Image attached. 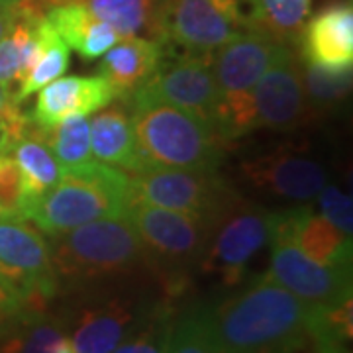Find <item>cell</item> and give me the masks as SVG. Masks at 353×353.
<instances>
[{
	"instance_id": "cell-1",
	"label": "cell",
	"mask_w": 353,
	"mask_h": 353,
	"mask_svg": "<svg viewBox=\"0 0 353 353\" xmlns=\"http://www.w3.org/2000/svg\"><path fill=\"white\" fill-rule=\"evenodd\" d=\"M210 312L222 353H301L310 343V310L267 275Z\"/></svg>"
},
{
	"instance_id": "cell-2",
	"label": "cell",
	"mask_w": 353,
	"mask_h": 353,
	"mask_svg": "<svg viewBox=\"0 0 353 353\" xmlns=\"http://www.w3.org/2000/svg\"><path fill=\"white\" fill-rule=\"evenodd\" d=\"M50 252L59 294L150 271L138 234L124 216L102 218L53 234Z\"/></svg>"
},
{
	"instance_id": "cell-3",
	"label": "cell",
	"mask_w": 353,
	"mask_h": 353,
	"mask_svg": "<svg viewBox=\"0 0 353 353\" xmlns=\"http://www.w3.org/2000/svg\"><path fill=\"white\" fill-rule=\"evenodd\" d=\"M141 271L116 281H104L73 290H65L69 301L61 312L75 353H110L132 328L157 303L163 292H153ZM59 294V296H61Z\"/></svg>"
},
{
	"instance_id": "cell-4",
	"label": "cell",
	"mask_w": 353,
	"mask_h": 353,
	"mask_svg": "<svg viewBox=\"0 0 353 353\" xmlns=\"http://www.w3.org/2000/svg\"><path fill=\"white\" fill-rule=\"evenodd\" d=\"M132 130L143 167L216 171L230 141L194 114L171 104L132 97Z\"/></svg>"
},
{
	"instance_id": "cell-5",
	"label": "cell",
	"mask_w": 353,
	"mask_h": 353,
	"mask_svg": "<svg viewBox=\"0 0 353 353\" xmlns=\"http://www.w3.org/2000/svg\"><path fill=\"white\" fill-rule=\"evenodd\" d=\"M124 218L136 230L148 269L161 292L176 301L189 289L190 275L201 265L214 224L132 196L128 199Z\"/></svg>"
},
{
	"instance_id": "cell-6",
	"label": "cell",
	"mask_w": 353,
	"mask_h": 353,
	"mask_svg": "<svg viewBox=\"0 0 353 353\" xmlns=\"http://www.w3.org/2000/svg\"><path fill=\"white\" fill-rule=\"evenodd\" d=\"M128 199L126 173L110 165L90 161L61 169L57 185L28 206L24 218L43 234L53 236L102 218H122Z\"/></svg>"
},
{
	"instance_id": "cell-7",
	"label": "cell",
	"mask_w": 353,
	"mask_h": 353,
	"mask_svg": "<svg viewBox=\"0 0 353 353\" xmlns=\"http://www.w3.org/2000/svg\"><path fill=\"white\" fill-rule=\"evenodd\" d=\"M283 43L263 32L245 30L212 55V73L222 94L220 132L232 141L257 128L253 87L275 59Z\"/></svg>"
},
{
	"instance_id": "cell-8",
	"label": "cell",
	"mask_w": 353,
	"mask_h": 353,
	"mask_svg": "<svg viewBox=\"0 0 353 353\" xmlns=\"http://www.w3.org/2000/svg\"><path fill=\"white\" fill-rule=\"evenodd\" d=\"M0 283L22 308H50L59 296L50 240L28 218L0 216Z\"/></svg>"
},
{
	"instance_id": "cell-9",
	"label": "cell",
	"mask_w": 353,
	"mask_h": 353,
	"mask_svg": "<svg viewBox=\"0 0 353 353\" xmlns=\"http://www.w3.org/2000/svg\"><path fill=\"white\" fill-rule=\"evenodd\" d=\"M126 175L132 199L196 216L210 224L240 196L216 171L143 167Z\"/></svg>"
},
{
	"instance_id": "cell-10",
	"label": "cell",
	"mask_w": 353,
	"mask_h": 353,
	"mask_svg": "<svg viewBox=\"0 0 353 353\" xmlns=\"http://www.w3.org/2000/svg\"><path fill=\"white\" fill-rule=\"evenodd\" d=\"M273 216L238 196L214 222L199 269L226 287L240 285L250 261L271 241Z\"/></svg>"
},
{
	"instance_id": "cell-11",
	"label": "cell",
	"mask_w": 353,
	"mask_h": 353,
	"mask_svg": "<svg viewBox=\"0 0 353 353\" xmlns=\"http://www.w3.org/2000/svg\"><path fill=\"white\" fill-rule=\"evenodd\" d=\"M271 267L265 273L294 294L308 310H322L352 299V269L328 267L310 259L275 224L271 234Z\"/></svg>"
},
{
	"instance_id": "cell-12",
	"label": "cell",
	"mask_w": 353,
	"mask_h": 353,
	"mask_svg": "<svg viewBox=\"0 0 353 353\" xmlns=\"http://www.w3.org/2000/svg\"><path fill=\"white\" fill-rule=\"evenodd\" d=\"M210 61L212 59L204 57L161 59L152 79L136 90L134 97L165 102L185 112L194 114L222 136V94L216 85Z\"/></svg>"
},
{
	"instance_id": "cell-13",
	"label": "cell",
	"mask_w": 353,
	"mask_h": 353,
	"mask_svg": "<svg viewBox=\"0 0 353 353\" xmlns=\"http://www.w3.org/2000/svg\"><path fill=\"white\" fill-rule=\"evenodd\" d=\"M257 128L292 130L310 120L304 97L301 59L290 46H281L275 59L253 87Z\"/></svg>"
},
{
	"instance_id": "cell-14",
	"label": "cell",
	"mask_w": 353,
	"mask_h": 353,
	"mask_svg": "<svg viewBox=\"0 0 353 353\" xmlns=\"http://www.w3.org/2000/svg\"><path fill=\"white\" fill-rule=\"evenodd\" d=\"M161 28L163 38L204 59H212L216 50L241 34V26L214 0H163Z\"/></svg>"
},
{
	"instance_id": "cell-15",
	"label": "cell",
	"mask_w": 353,
	"mask_h": 353,
	"mask_svg": "<svg viewBox=\"0 0 353 353\" xmlns=\"http://www.w3.org/2000/svg\"><path fill=\"white\" fill-rule=\"evenodd\" d=\"M241 175L253 187L290 201H312L326 185L324 167L290 145L243 161Z\"/></svg>"
},
{
	"instance_id": "cell-16",
	"label": "cell",
	"mask_w": 353,
	"mask_h": 353,
	"mask_svg": "<svg viewBox=\"0 0 353 353\" xmlns=\"http://www.w3.org/2000/svg\"><path fill=\"white\" fill-rule=\"evenodd\" d=\"M116 101V92L102 75L59 77L39 88L32 120L41 128L55 126L69 116H88Z\"/></svg>"
},
{
	"instance_id": "cell-17",
	"label": "cell",
	"mask_w": 353,
	"mask_h": 353,
	"mask_svg": "<svg viewBox=\"0 0 353 353\" xmlns=\"http://www.w3.org/2000/svg\"><path fill=\"white\" fill-rule=\"evenodd\" d=\"M301 57L322 67H353L352 2H338L306 22L301 36Z\"/></svg>"
},
{
	"instance_id": "cell-18",
	"label": "cell",
	"mask_w": 353,
	"mask_h": 353,
	"mask_svg": "<svg viewBox=\"0 0 353 353\" xmlns=\"http://www.w3.org/2000/svg\"><path fill=\"white\" fill-rule=\"evenodd\" d=\"M275 224L285 230L310 259L328 267L352 269V238L341 234L310 206L275 212Z\"/></svg>"
},
{
	"instance_id": "cell-19",
	"label": "cell",
	"mask_w": 353,
	"mask_h": 353,
	"mask_svg": "<svg viewBox=\"0 0 353 353\" xmlns=\"http://www.w3.org/2000/svg\"><path fill=\"white\" fill-rule=\"evenodd\" d=\"M0 353H75L63 322L50 308H20L0 322Z\"/></svg>"
},
{
	"instance_id": "cell-20",
	"label": "cell",
	"mask_w": 353,
	"mask_h": 353,
	"mask_svg": "<svg viewBox=\"0 0 353 353\" xmlns=\"http://www.w3.org/2000/svg\"><path fill=\"white\" fill-rule=\"evenodd\" d=\"M161 63L159 41L145 38H122L104 53L101 73L114 88L118 101L128 102L143 87Z\"/></svg>"
},
{
	"instance_id": "cell-21",
	"label": "cell",
	"mask_w": 353,
	"mask_h": 353,
	"mask_svg": "<svg viewBox=\"0 0 353 353\" xmlns=\"http://www.w3.org/2000/svg\"><path fill=\"white\" fill-rule=\"evenodd\" d=\"M88 132L90 152L99 163L122 169L124 173L141 169L126 102L116 99L101 108L88 122Z\"/></svg>"
},
{
	"instance_id": "cell-22",
	"label": "cell",
	"mask_w": 353,
	"mask_h": 353,
	"mask_svg": "<svg viewBox=\"0 0 353 353\" xmlns=\"http://www.w3.org/2000/svg\"><path fill=\"white\" fill-rule=\"evenodd\" d=\"M46 20L53 26L69 50L85 59L102 57L120 39L108 24L92 16L83 0H69L55 6Z\"/></svg>"
},
{
	"instance_id": "cell-23",
	"label": "cell",
	"mask_w": 353,
	"mask_h": 353,
	"mask_svg": "<svg viewBox=\"0 0 353 353\" xmlns=\"http://www.w3.org/2000/svg\"><path fill=\"white\" fill-rule=\"evenodd\" d=\"M92 16L108 24L122 38H163V0H83Z\"/></svg>"
},
{
	"instance_id": "cell-24",
	"label": "cell",
	"mask_w": 353,
	"mask_h": 353,
	"mask_svg": "<svg viewBox=\"0 0 353 353\" xmlns=\"http://www.w3.org/2000/svg\"><path fill=\"white\" fill-rule=\"evenodd\" d=\"M6 153L12 155L18 169H20L26 210H28V206L38 202L46 192H50L57 185V181L61 176V165L57 163L51 150L41 139L32 138L28 134L12 141Z\"/></svg>"
},
{
	"instance_id": "cell-25",
	"label": "cell",
	"mask_w": 353,
	"mask_h": 353,
	"mask_svg": "<svg viewBox=\"0 0 353 353\" xmlns=\"http://www.w3.org/2000/svg\"><path fill=\"white\" fill-rule=\"evenodd\" d=\"M176 301L161 296L110 353H169Z\"/></svg>"
},
{
	"instance_id": "cell-26",
	"label": "cell",
	"mask_w": 353,
	"mask_h": 353,
	"mask_svg": "<svg viewBox=\"0 0 353 353\" xmlns=\"http://www.w3.org/2000/svg\"><path fill=\"white\" fill-rule=\"evenodd\" d=\"M352 67H322L314 63H301L303 88L310 118L316 112H326L338 106L350 94L353 83Z\"/></svg>"
},
{
	"instance_id": "cell-27",
	"label": "cell",
	"mask_w": 353,
	"mask_h": 353,
	"mask_svg": "<svg viewBox=\"0 0 353 353\" xmlns=\"http://www.w3.org/2000/svg\"><path fill=\"white\" fill-rule=\"evenodd\" d=\"M36 32L41 39V55L38 63L34 65V69L28 73V77L18 85V90L14 92L16 102L26 101L32 92H38L48 83L59 79L69 67V48L46 18L36 24Z\"/></svg>"
},
{
	"instance_id": "cell-28",
	"label": "cell",
	"mask_w": 353,
	"mask_h": 353,
	"mask_svg": "<svg viewBox=\"0 0 353 353\" xmlns=\"http://www.w3.org/2000/svg\"><path fill=\"white\" fill-rule=\"evenodd\" d=\"M169 353H222L208 304H190L176 312Z\"/></svg>"
},
{
	"instance_id": "cell-29",
	"label": "cell",
	"mask_w": 353,
	"mask_h": 353,
	"mask_svg": "<svg viewBox=\"0 0 353 353\" xmlns=\"http://www.w3.org/2000/svg\"><path fill=\"white\" fill-rule=\"evenodd\" d=\"M43 143L50 148L61 169L92 161L87 116H69L55 126L43 128Z\"/></svg>"
},
{
	"instance_id": "cell-30",
	"label": "cell",
	"mask_w": 353,
	"mask_h": 353,
	"mask_svg": "<svg viewBox=\"0 0 353 353\" xmlns=\"http://www.w3.org/2000/svg\"><path fill=\"white\" fill-rule=\"evenodd\" d=\"M310 0H261V32L283 46H299Z\"/></svg>"
},
{
	"instance_id": "cell-31",
	"label": "cell",
	"mask_w": 353,
	"mask_h": 353,
	"mask_svg": "<svg viewBox=\"0 0 353 353\" xmlns=\"http://www.w3.org/2000/svg\"><path fill=\"white\" fill-rule=\"evenodd\" d=\"M26 199L22 175L10 153L0 152V216L24 218Z\"/></svg>"
},
{
	"instance_id": "cell-32",
	"label": "cell",
	"mask_w": 353,
	"mask_h": 353,
	"mask_svg": "<svg viewBox=\"0 0 353 353\" xmlns=\"http://www.w3.org/2000/svg\"><path fill=\"white\" fill-rule=\"evenodd\" d=\"M320 214L328 220L330 224L340 230L341 234H353V202L350 194H343L334 185H324V189L318 192Z\"/></svg>"
},
{
	"instance_id": "cell-33",
	"label": "cell",
	"mask_w": 353,
	"mask_h": 353,
	"mask_svg": "<svg viewBox=\"0 0 353 353\" xmlns=\"http://www.w3.org/2000/svg\"><path fill=\"white\" fill-rule=\"evenodd\" d=\"M230 16L241 28L261 32V0H232Z\"/></svg>"
},
{
	"instance_id": "cell-34",
	"label": "cell",
	"mask_w": 353,
	"mask_h": 353,
	"mask_svg": "<svg viewBox=\"0 0 353 353\" xmlns=\"http://www.w3.org/2000/svg\"><path fill=\"white\" fill-rule=\"evenodd\" d=\"M16 112H20V102L14 99V90L0 87V122L10 118Z\"/></svg>"
},
{
	"instance_id": "cell-35",
	"label": "cell",
	"mask_w": 353,
	"mask_h": 353,
	"mask_svg": "<svg viewBox=\"0 0 353 353\" xmlns=\"http://www.w3.org/2000/svg\"><path fill=\"white\" fill-rule=\"evenodd\" d=\"M20 308H22V304L18 303V301L14 299L12 292H8V290L2 287V283H0V322H2L4 318L12 316L14 312H18Z\"/></svg>"
},
{
	"instance_id": "cell-36",
	"label": "cell",
	"mask_w": 353,
	"mask_h": 353,
	"mask_svg": "<svg viewBox=\"0 0 353 353\" xmlns=\"http://www.w3.org/2000/svg\"><path fill=\"white\" fill-rule=\"evenodd\" d=\"M14 18V6L12 4H2L0 6V38L4 36V32L8 30V26Z\"/></svg>"
},
{
	"instance_id": "cell-37",
	"label": "cell",
	"mask_w": 353,
	"mask_h": 353,
	"mask_svg": "<svg viewBox=\"0 0 353 353\" xmlns=\"http://www.w3.org/2000/svg\"><path fill=\"white\" fill-rule=\"evenodd\" d=\"M214 2L224 10V12L230 14V2H232V0H214ZM230 18H232V16H230Z\"/></svg>"
},
{
	"instance_id": "cell-38",
	"label": "cell",
	"mask_w": 353,
	"mask_h": 353,
	"mask_svg": "<svg viewBox=\"0 0 353 353\" xmlns=\"http://www.w3.org/2000/svg\"><path fill=\"white\" fill-rule=\"evenodd\" d=\"M4 2H8V4H14V2H16V0H4Z\"/></svg>"
},
{
	"instance_id": "cell-39",
	"label": "cell",
	"mask_w": 353,
	"mask_h": 353,
	"mask_svg": "<svg viewBox=\"0 0 353 353\" xmlns=\"http://www.w3.org/2000/svg\"><path fill=\"white\" fill-rule=\"evenodd\" d=\"M57 2H59V4H63V2H69V0H57Z\"/></svg>"
},
{
	"instance_id": "cell-40",
	"label": "cell",
	"mask_w": 353,
	"mask_h": 353,
	"mask_svg": "<svg viewBox=\"0 0 353 353\" xmlns=\"http://www.w3.org/2000/svg\"><path fill=\"white\" fill-rule=\"evenodd\" d=\"M0 4H8V2H4V0H0Z\"/></svg>"
},
{
	"instance_id": "cell-41",
	"label": "cell",
	"mask_w": 353,
	"mask_h": 353,
	"mask_svg": "<svg viewBox=\"0 0 353 353\" xmlns=\"http://www.w3.org/2000/svg\"><path fill=\"white\" fill-rule=\"evenodd\" d=\"M0 6H2V4H0Z\"/></svg>"
}]
</instances>
